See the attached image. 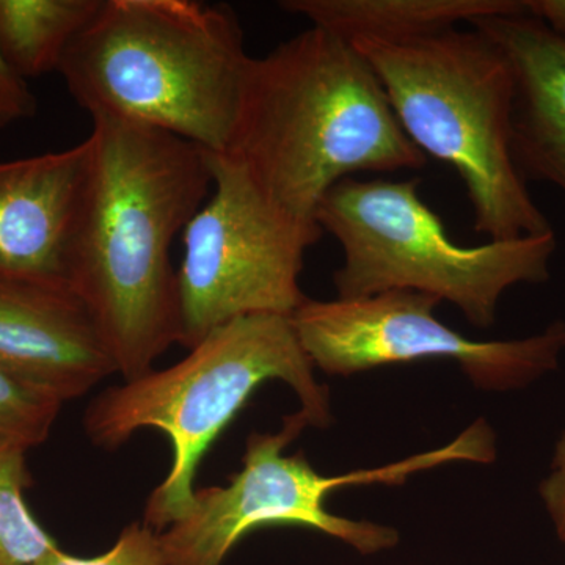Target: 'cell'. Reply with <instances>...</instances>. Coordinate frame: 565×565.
Masks as SVG:
<instances>
[{
  "label": "cell",
  "mask_w": 565,
  "mask_h": 565,
  "mask_svg": "<svg viewBox=\"0 0 565 565\" xmlns=\"http://www.w3.org/2000/svg\"><path fill=\"white\" fill-rule=\"evenodd\" d=\"M92 122L65 275L129 382L180 344L172 247L210 196V152L137 122Z\"/></svg>",
  "instance_id": "1"
},
{
  "label": "cell",
  "mask_w": 565,
  "mask_h": 565,
  "mask_svg": "<svg viewBox=\"0 0 565 565\" xmlns=\"http://www.w3.org/2000/svg\"><path fill=\"white\" fill-rule=\"evenodd\" d=\"M223 154L303 221H316L323 196L353 174L429 161L401 128L370 62L316 25L250 57Z\"/></svg>",
  "instance_id": "2"
},
{
  "label": "cell",
  "mask_w": 565,
  "mask_h": 565,
  "mask_svg": "<svg viewBox=\"0 0 565 565\" xmlns=\"http://www.w3.org/2000/svg\"><path fill=\"white\" fill-rule=\"evenodd\" d=\"M250 55L223 3L103 0L58 74L92 118H117L225 152Z\"/></svg>",
  "instance_id": "3"
},
{
  "label": "cell",
  "mask_w": 565,
  "mask_h": 565,
  "mask_svg": "<svg viewBox=\"0 0 565 565\" xmlns=\"http://www.w3.org/2000/svg\"><path fill=\"white\" fill-rule=\"evenodd\" d=\"M269 381L291 386L310 426L332 423L329 388L316 381L291 318L258 315L212 330L173 366L104 390L85 411V434L107 451L147 427L167 435L172 467L148 497L143 514L145 525L161 533L191 511L203 457Z\"/></svg>",
  "instance_id": "4"
},
{
  "label": "cell",
  "mask_w": 565,
  "mask_h": 565,
  "mask_svg": "<svg viewBox=\"0 0 565 565\" xmlns=\"http://www.w3.org/2000/svg\"><path fill=\"white\" fill-rule=\"evenodd\" d=\"M381 81L401 128L459 174L473 228L489 241L552 232L512 152L514 79L503 52L470 28L404 41H351Z\"/></svg>",
  "instance_id": "5"
},
{
  "label": "cell",
  "mask_w": 565,
  "mask_h": 565,
  "mask_svg": "<svg viewBox=\"0 0 565 565\" xmlns=\"http://www.w3.org/2000/svg\"><path fill=\"white\" fill-rule=\"evenodd\" d=\"M418 178H349L323 196L316 222L343 248L333 275L338 299L414 291L455 305L471 326L489 329L516 285L548 281L556 233L457 244L419 195Z\"/></svg>",
  "instance_id": "6"
},
{
  "label": "cell",
  "mask_w": 565,
  "mask_h": 565,
  "mask_svg": "<svg viewBox=\"0 0 565 565\" xmlns=\"http://www.w3.org/2000/svg\"><path fill=\"white\" fill-rule=\"evenodd\" d=\"M210 196L182 232L180 344L188 349L234 319L291 318L307 299L305 256L323 234L267 199L230 156L210 152Z\"/></svg>",
  "instance_id": "7"
},
{
  "label": "cell",
  "mask_w": 565,
  "mask_h": 565,
  "mask_svg": "<svg viewBox=\"0 0 565 565\" xmlns=\"http://www.w3.org/2000/svg\"><path fill=\"white\" fill-rule=\"evenodd\" d=\"M302 411L285 416L274 434L252 433L245 444L243 470L228 486L195 489L188 515L159 533L167 565H222L241 541L266 526H302L338 539L362 555L392 550L399 544L394 527L334 515L327 498L351 486H401L411 476L455 460V449L441 446L399 462L341 476H323L303 451L282 455L305 427Z\"/></svg>",
  "instance_id": "8"
},
{
  "label": "cell",
  "mask_w": 565,
  "mask_h": 565,
  "mask_svg": "<svg viewBox=\"0 0 565 565\" xmlns=\"http://www.w3.org/2000/svg\"><path fill=\"white\" fill-rule=\"evenodd\" d=\"M441 303L414 291L360 299H305L291 323L315 367L330 375L366 373L386 364L446 360L478 388H525L559 366L565 321L522 340L476 341L435 318Z\"/></svg>",
  "instance_id": "9"
},
{
  "label": "cell",
  "mask_w": 565,
  "mask_h": 565,
  "mask_svg": "<svg viewBox=\"0 0 565 565\" xmlns=\"http://www.w3.org/2000/svg\"><path fill=\"white\" fill-rule=\"evenodd\" d=\"M0 367L63 403L118 374L98 327L68 282L3 273Z\"/></svg>",
  "instance_id": "10"
},
{
  "label": "cell",
  "mask_w": 565,
  "mask_h": 565,
  "mask_svg": "<svg viewBox=\"0 0 565 565\" xmlns=\"http://www.w3.org/2000/svg\"><path fill=\"white\" fill-rule=\"evenodd\" d=\"M88 158L85 139L68 150L0 162V273L66 281Z\"/></svg>",
  "instance_id": "11"
},
{
  "label": "cell",
  "mask_w": 565,
  "mask_h": 565,
  "mask_svg": "<svg viewBox=\"0 0 565 565\" xmlns=\"http://www.w3.org/2000/svg\"><path fill=\"white\" fill-rule=\"evenodd\" d=\"M468 25L503 52L514 79L512 152L525 181L565 196V35L530 11L489 14Z\"/></svg>",
  "instance_id": "12"
},
{
  "label": "cell",
  "mask_w": 565,
  "mask_h": 565,
  "mask_svg": "<svg viewBox=\"0 0 565 565\" xmlns=\"http://www.w3.org/2000/svg\"><path fill=\"white\" fill-rule=\"evenodd\" d=\"M280 9L348 41L404 43L476 18L522 13L526 0H282Z\"/></svg>",
  "instance_id": "13"
},
{
  "label": "cell",
  "mask_w": 565,
  "mask_h": 565,
  "mask_svg": "<svg viewBox=\"0 0 565 565\" xmlns=\"http://www.w3.org/2000/svg\"><path fill=\"white\" fill-rule=\"evenodd\" d=\"M103 0H0V54L28 81L58 73Z\"/></svg>",
  "instance_id": "14"
},
{
  "label": "cell",
  "mask_w": 565,
  "mask_h": 565,
  "mask_svg": "<svg viewBox=\"0 0 565 565\" xmlns=\"http://www.w3.org/2000/svg\"><path fill=\"white\" fill-rule=\"evenodd\" d=\"M25 455L0 449V565H32L58 546L25 503L33 484Z\"/></svg>",
  "instance_id": "15"
},
{
  "label": "cell",
  "mask_w": 565,
  "mask_h": 565,
  "mask_svg": "<svg viewBox=\"0 0 565 565\" xmlns=\"http://www.w3.org/2000/svg\"><path fill=\"white\" fill-rule=\"evenodd\" d=\"M63 401L0 367V449L31 451L50 438Z\"/></svg>",
  "instance_id": "16"
},
{
  "label": "cell",
  "mask_w": 565,
  "mask_h": 565,
  "mask_svg": "<svg viewBox=\"0 0 565 565\" xmlns=\"http://www.w3.org/2000/svg\"><path fill=\"white\" fill-rule=\"evenodd\" d=\"M32 565H167V561L158 531L132 522L122 527L117 542L103 555L73 556L57 546Z\"/></svg>",
  "instance_id": "17"
},
{
  "label": "cell",
  "mask_w": 565,
  "mask_h": 565,
  "mask_svg": "<svg viewBox=\"0 0 565 565\" xmlns=\"http://www.w3.org/2000/svg\"><path fill=\"white\" fill-rule=\"evenodd\" d=\"M39 110V102L28 81L18 76L0 54V129L31 120Z\"/></svg>",
  "instance_id": "18"
},
{
  "label": "cell",
  "mask_w": 565,
  "mask_h": 565,
  "mask_svg": "<svg viewBox=\"0 0 565 565\" xmlns=\"http://www.w3.org/2000/svg\"><path fill=\"white\" fill-rule=\"evenodd\" d=\"M539 492L555 526L557 537L565 546V433L556 441L550 473L541 482Z\"/></svg>",
  "instance_id": "19"
},
{
  "label": "cell",
  "mask_w": 565,
  "mask_h": 565,
  "mask_svg": "<svg viewBox=\"0 0 565 565\" xmlns=\"http://www.w3.org/2000/svg\"><path fill=\"white\" fill-rule=\"evenodd\" d=\"M527 11L565 35V0H526Z\"/></svg>",
  "instance_id": "20"
}]
</instances>
